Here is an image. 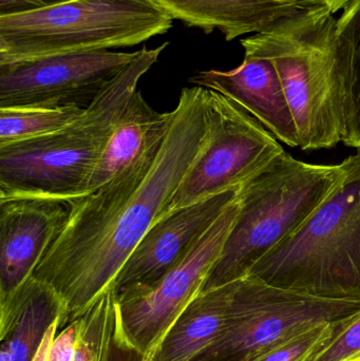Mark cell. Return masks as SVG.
<instances>
[{
  "mask_svg": "<svg viewBox=\"0 0 360 361\" xmlns=\"http://www.w3.org/2000/svg\"><path fill=\"white\" fill-rule=\"evenodd\" d=\"M160 147L70 203L61 233L33 277L54 288L69 322L113 286L123 265L169 204L206 141L205 88H184Z\"/></svg>",
  "mask_w": 360,
  "mask_h": 361,
  "instance_id": "6da1fadb",
  "label": "cell"
},
{
  "mask_svg": "<svg viewBox=\"0 0 360 361\" xmlns=\"http://www.w3.org/2000/svg\"><path fill=\"white\" fill-rule=\"evenodd\" d=\"M168 42L137 51L135 59L65 128L35 139L0 145V202L42 199L72 203L85 197L120 114L139 80Z\"/></svg>",
  "mask_w": 360,
  "mask_h": 361,
  "instance_id": "7a4b0ae2",
  "label": "cell"
},
{
  "mask_svg": "<svg viewBox=\"0 0 360 361\" xmlns=\"http://www.w3.org/2000/svg\"><path fill=\"white\" fill-rule=\"evenodd\" d=\"M336 25L327 8H308L241 40L245 55L268 59L276 69L304 152L344 142L346 90Z\"/></svg>",
  "mask_w": 360,
  "mask_h": 361,
  "instance_id": "3957f363",
  "label": "cell"
},
{
  "mask_svg": "<svg viewBox=\"0 0 360 361\" xmlns=\"http://www.w3.org/2000/svg\"><path fill=\"white\" fill-rule=\"evenodd\" d=\"M306 222L273 248L247 277L300 294L360 302V152Z\"/></svg>",
  "mask_w": 360,
  "mask_h": 361,
  "instance_id": "277c9868",
  "label": "cell"
},
{
  "mask_svg": "<svg viewBox=\"0 0 360 361\" xmlns=\"http://www.w3.org/2000/svg\"><path fill=\"white\" fill-rule=\"evenodd\" d=\"M342 173V164H310L285 152L245 182L238 216L201 293L247 277L329 197Z\"/></svg>",
  "mask_w": 360,
  "mask_h": 361,
  "instance_id": "5b68a950",
  "label": "cell"
},
{
  "mask_svg": "<svg viewBox=\"0 0 360 361\" xmlns=\"http://www.w3.org/2000/svg\"><path fill=\"white\" fill-rule=\"evenodd\" d=\"M173 20L156 0H75L0 16V63L135 46L166 33Z\"/></svg>",
  "mask_w": 360,
  "mask_h": 361,
  "instance_id": "8992f818",
  "label": "cell"
},
{
  "mask_svg": "<svg viewBox=\"0 0 360 361\" xmlns=\"http://www.w3.org/2000/svg\"><path fill=\"white\" fill-rule=\"evenodd\" d=\"M359 312L356 301L317 298L245 277L235 281L221 334L192 361H253L308 329Z\"/></svg>",
  "mask_w": 360,
  "mask_h": 361,
  "instance_id": "52a82bcc",
  "label": "cell"
},
{
  "mask_svg": "<svg viewBox=\"0 0 360 361\" xmlns=\"http://www.w3.org/2000/svg\"><path fill=\"white\" fill-rule=\"evenodd\" d=\"M206 141L178 187L167 214L241 187L285 152L276 137L240 106L205 88Z\"/></svg>",
  "mask_w": 360,
  "mask_h": 361,
  "instance_id": "ba28073f",
  "label": "cell"
},
{
  "mask_svg": "<svg viewBox=\"0 0 360 361\" xmlns=\"http://www.w3.org/2000/svg\"><path fill=\"white\" fill-rule=\"evenodd\" d=\"M240 195L194 250L158 283L116 298L114 334L149 358L184 309L200 294L238 216Z\"/></svg>",
  "mask_w": 360,
  "mask_h": 361,
  "instance_id": "9c48e42d",
  "label": "cell"
},
{
  "mask_svg": "<svg viewBox=\"0 0 360 361\" xmlns=\"http://www.w3.org/2000/svg\"><path fill=\"white\" fill-rule=\"evenodd\" d=\"M135 55L101 50L0 63V108H86Z\"/></svg>",
  "mask_w": 360,
  "mask_h": 361,
  "instance_id": "30bf717a",
  "label": "cell"
},
{
  "mask_svg": "<svg viewBox=\"0 0 360 361\" xmlns=\"http://www.w3.org/2000/svg\"><path fill=\"white\" fill-rule=\"evenodd\" d=\"M240 189L237 187L222 191L159 219L123 265L112 286L114 294L158 283L185 259L216 221L238 199Z\"/></svg>",
  "mask_w": 360,
  "mask_h": 361,
  "instance_id": "8fae6325",
  "label": "cell"
},
{
  "mask_svg": "<svg viewBox=\"0 0 360 361\" xmlns=\"http://www.w3.org/2000/svg\"><path fill=\"white\" fill-rule=\"evenodd\" d=\"M69 212V204L53 200L0 202V307L33 277Z\"/></svg>",
  "mask_w": 360,
  "mask_h": 361,
  "instance_id": "7c38bea8",
  "label": "cell"
},
{
  "mask_svg": "<svg viewBox=\"0 0 360 361\" xmlns=\"http://www.w3.org/2000/svg\"><path fill=\"white\" fill-rule=\"evenodd\" d=\"M190 82L221 93L259 121L277 140L290 147H299L283 84L268 59L245 55L243 63L230 71H200Z\"/></svg>",
  "mask_w": 360,
  "mask_h": 361,
  "instance_id": "4fadbf2b",
  "label": "cell"
},
{
  "mask_svg": "<svg viewBox=\"0 0 360 361\" xmlns=\"http://www.w3.org/2000/svg\"><path fill=\"white\" fill-rule=\"evenodd\" d=\"M69 322L59 295L32 277L0 307V361H36L49 337Z\"/></svg>",
  "mask_w": 360,
  "mask_h": 361,
  "instance_id": "5bb4252c",
  "label": "cell"
},
{
  "mask_svg": "<svg viewBox=\"0 0 360 361\" xmlns=\"http://www.w3.org/2000/svg\"><path fill=\"white\" fill-rule=\"evenodd\" d=\"M173 111L154 110L137 90L118 118L111 137L91 173L85 197L103 186L133 163L160 147L173 121Z\"/></svg>",
  "mask_w": 360,
  "mask_h": 361,
  "instance_id": "9a60e30c",
  "label": "cell"
},
{
  "mask_svg": "<svg viewBox=\"0 0 360 361\" xmlns=\"http://www.w3.org/2000/svg\"><path fill=\"white\" fill-rule=\"evenodd\" d=\"M173 19L206 34L219 30L228 42L266 31L304 8L285 0H156Z\"/></svg>",
  "mask_w": 360,
  "mask_h": 361,
  "instance_id": "2e32d148",
  "label": "cell"
},
{
  "mask_svg": "<svg viewBox=\"0 0 360 361\" xmlns=\"http://www.w3.org/2000/svg\"><path fill=\"white\" fill-rule=\"evenodd\" d=\"M235 282L200 293L171 324L147 361H192L223 330Z\"/></svg>",
  "mask_w": 360,
  "mask_h": 361,
  "instance_id": "e0dca14e",
  "label": "cell"
},
{
  "mask_svg": "<svg viewBox=\"0 0 360 361\" xmlns=\"http://www.w3.org/2000/svg\"><path fill=\"white\" fill-rule=\"evenodd\" d=\"M338 56L346 90L342 143L360 152V0H351L337 18Z\"/></svg>",
  "mask_w": 360,
  "mask_h": 361,
  "instance_id": "ac0fdd59",
  "label": "cell"
},
{
  "mask_svg": "<svg viewBox=\"0 0 360 361\" xmlns=\"http://www.w3.org/2000/svg\"><path fill=\"white\" fill-rule=\"evenodd\" d=\"M82 110L77 106L0 108V145L56 133L74 122Z\"/></svg>",
  "mask_w": 360,
  "mask_h": 361,
  "instance_id": "d6986e66",
  "label": "cell"
},
{
  "mask_svg": "<svg viewBox=\"0 0 360 361\" xmlns=\"http://www.w3.org/2000/svg\"><path fill=\"white\" fill-rule=\"evenodd\" d=\"M80 316V330L73 361H107L116 328L113 288L101 295Z\"/></svg>",
  "mask_w": 360,
  "mask_h": 361,
  "instance_id": "ffe728a7",
  "label": "cell"
},
{
  "mask_svg": "<svg viewBox=\"0 0 360 361\" xmlns=\"http://www.w3.org/2000/svg\"><path fill=\"white\" fill-rule=\"evenodd\" d=\"M352 317L340 322H325L308 329L253 361H306L336 336Z\"/></svg>",
  "mask_w": 360,
  "mask_h": 361,
  "instance_id": "44dd1931",
  "label": "cell"
},
{
  "mask_svg": "<svg viewBox=\"0 0 360 361\" xmlns=\"http://www.w3.org/2000/svg\"><path fill=\"white\" fill-rule=\"evenodd\" d=\"M306 361H360V312Z\"/></svg>",
  "mask_w": 360,
  "mask_h": 361,
  "instance_id": "7402d4cb",
  "label": "cell"
},
{
  "mask_svg": "<svg viewBox=\"0 0 360 361\" xmlns=\"http://www.w3.org/2000/svg\"><path fill=\"white\" fill-rule=\"evenodd\" d=\"M80 330V316L68 322L49 347L46 361H73Z\"/></svg>",
  "mask_w": 360,
  "mask_h": 361,
  "instance_id": "603a6c76",
  "label": "cell"
},
{
  "mask_svg": "<svg viewBox=\"0 0 360 361\" xmlns=\"http://www.w3.org/2000/svg\"><path fill=\"white\" fill-rule=\"evenodd\" d=\"M72 1L75 0H0V16L35 12Z\"/></svg>",
  "mask_w": 360,
  "mask_h": 361,
  "instance_id": "cb8c5ba5",
  "label": "cell"
},
{
  "mask_svg": "<svg viewBox=\"0 0 360 361\" xmlns=\"http://www.w3.org/2000/svg\"><path fill=\"white\" fill-rule=\"evenodd\" d=\"M107 361H147V358L113 333Z\"/></svg>",
  "mask_w": 360,
  "mask_h": 361,
  "instance_id": "d4e9b609",
  "label": "cell"
},
{
  "mask_svg": "<svg viewBox=\"0 0 360 361\" xmlns=\"http://www.w3.org/2000/svg\"><path fill=\"white\" fill-rule=\"evenodd\" d=\"M296 4L302 8H325L332 14L335 15L340 11L344 10L351 0H285Z\"/></svg>",
  "mask_w": 360,
  "mask_h": 361,
  "instance_id": "484cf974",
  "label": "cell"
}]
</instances>
